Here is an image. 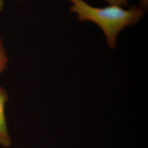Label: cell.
<instances>
[{
	"instance_id": "6da1fadb",
	"label": "cell",
	"mask_w": 148,
	"mask_h": 148,
	"mask_svg": "<svg viewBox=\"0 0 148 148\" xmlns=\"http://www.w3.org/2000/svg\"><path fill=\"white\" fill-rule=\"evenodd\" d=\"M73 5L70 11L76 13L79 21H89L96 24L103 31L110 48L116 47L117 37L125 27L137 24L145 16V10L137 5L128 10L121 6L109 5L95 7L84 0H69Z\"/></svg>"
},
{
	"instance_id": "7a4b0ae2",
	"label": "cell",
	"mask_w": 148,
	"mask_h": 148,
	"mask_svg": "<svg viewBox=\"0 0 148 148\" xmlns=\"http://www.w3.org/2000/svg\"><path fill=\"white\" fill-rule=\"evenodd\" d=\"M8 95L3 88L0 87V145L5 148L11 147L12 139L7 126L5 105Z\"/></svg>"
},
{
	"instance_id": "3957f363",
	"label": "cell",
	"mask_w": 148,
	"mask_h": 148,
	"mask_svg": "<svg viewBox=\"0 0 148 148\" xmlns=\"http://www.w3.org/2000/svg\"><path fill=\"white\" fill-rule=\"evenodd\" d=\"M8 57L5 50L3 47V42L0 37V74H1L7 68Z\"/></svg>"
},
{
	"instance_id": "277c9868",
	"label": "cell",
	"mask_w": 148,
	"mask_h": 148,
	"mask_svg": "<svg viewBox=\"0 0 148 148\" xmlns=\"http://www.w3.org/2000/svg\"><path fill=\"white\" fill-rule=\"evenodd\" d=\"M110 5H116L121 7H128L129 1L128 0H104Z\"/></svg>"
},
{
	"instance_id": "5b68a950",
	"label": "cell",
	"mask_w": 148,
	"mask_h": 148,
	"mask_svg": "<svg viewBox=\"0 0 148 148\" xmlns=\"http://www.w3.org/2000/svg\"><path fill=\"white\" fill-rule=\"evenodd\" d=\"M140 2V6L141 8H142L144 10L148 8V0H139Z\"/></svg>"
},
{
	"instance_id": "8992f818",
	"label": "cell",
	"mask_w": 148,
	"mask_h": 148,
	"mask_svg": "<svg viewBox=\"0 0 148 148\" xmlns=\"http://www.w3.org/2000/svg\"><path fill=\"white\" fill-rule=\"evenodd\" d=\"M4 7V2L3 0H0V11H2Z\"/></svg>"
}]
</instances>
